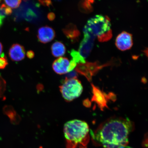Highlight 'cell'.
Returning <instances> with one entry per match:
<instances>
[{
	"instance_id": "6da1fadb",
	"label": "cell",
	"mask_w": 148,
	"mask_h": 148,
	"mask_svg": "<svg viewBox=\"0 0 148 148\" xmlns=\"http://www.w3.org/2000/svg\"><path fill=\"white\" fill-rule=\"evenodd\" d=\"M134 125L128 118L112 117L99 126L92 136L93 140L105 148H118L127 145Z\"/></svg>"
},
{
	"instance_id": "7a4b0ae2",
	"label": "cell",
	"mask_w": 148,
	"mask_h": 148,
	"mask_svg": "<svg viewBox=\"0 0 148 148\" xmlns=\"http://www.w3.org/2000/svg\"><path fill=\"white\" fill-rule=\"evenodd\" d=\"M64 129L66 148H76L78 144H82L89 132L87 123L77 119L66 122Z\"/></svg>"
},
{
	"instance_id": "3957f363",
	"label": "cell",
	"mask_w": 148,
	"mask_h": 148,
	"mask_svg": "<svg viewBox=\"0 0 148 148\" xmlns=\"http://www.w3.org/2000/svg\"><path fill=\"white\" fill-rule=\"evenodd\" d=\"M110 18L102 15H97L88 20L83 29L84 34L98 39L112 31Z\"/></svg>"
},
{
	"instance_id": "277c9868",
	"label": "cell",
	"mask_w": 148,
	"mask_h": 148,
	"mask_svg": "<svg viewBox=\"0 0 148 148\" xmlns=\"http://www.w3.org/2000/svg\"><path fill=\"white\" fill-rule=\"evenodd\" d=\"M60 86V92L66 101L70 102L77 99L82 94L83 88L77 78L65 79Z\"/></svg>"
},
{
	"instance_id": "5b68a950",
	"label": "cell",
	"mask_w": 148,
	"mask_h": 148,
	"mask_svg": "<svg viewBox=\"0 0 148 148\" xmlns=\"http://www.w3.org/2000/svg\"><path fill=\"white\" fill-rule=\"evenodd\" d=\"M96 38L88 34H84V38L81 42L79 52L83 58H87L91 52Z\"/></svg>"
},
{
	"instance_id": "8992f818",
	"label": "cell",
	"mask_w": 148,
	"mask_h": 148,
	"mask_svg": "<svg viewBox=\"0 0 148 148\" xmlns=\"http://www.w3.org/2000/svg\"><path fill=\"white\" fill-rule=\"evenodd\" d=\"M115 44L120 50L125 51L130 49L133 45L132 35L123 31L116 37Z\"/></svg>"
},
{
	"instance_id": "52a82bcc",
	"label": "cell",
	"mask_w": 148,
	"mask_h": 148,
	"mask_svg": "<svg viewBox=\"0 0 148 148\" xmlns=\"http://www.w3.org/2000/svg\"><path fill=\"white\" fill-rule=\"evenodd\" d=\"M55 36L54 29L48 26L42 27L38 29V38L39 41L42 43L51 42L55 38Z\"/></svg>"
},
{
	"instance_id": "ba28073f",
	"label": "cell",
	"mask_w": 148,
	"mask_h": 148,
	"mask_svg": "<svg viewBox=\"0 0 148 148\" xmlns=\"http://www.w3.org/2000/svg\"><path fill=\"white\" fill-rule=\"evenodd\" d=\"M25 51L23 46L18 44L12 45L9 51V55L12 61L18 62L25 58Z\"/></svg>"
},
{
	"instance_id": "9c48e42d",
	"label": "cell",
	"mask_w": 148,
	"mask_h": 148,
	"mask_svg": "<svg viewBox=\"0 0 148 148\" xmlns=\"http://www.w3.org/2000/svg\"><path fill=\"white\" fill-rule=\"evenodd\" d=\"M70 62L65 57H59L53 62L52 68L53 71L58 75H62L68 73Z\"/></svg>"
},
{
	"instance_id": "30bf717a",
	"label": "cell",
	"mask_w": 148,
	"mask_h": 148,
	"mask_svg": "<svg viewBox=\"0 0 148 148\" xmlns=\"http://www.w3.org/2000/svg\"><path fill=\"white\" fill-rule=\"evenodd\" d=\"M52 54L55 57H60L64 56L66 52L65 46L62 42H56L51 45Z\"/></svg>"
},
{
	"instance_id": "8fae6325",
	"label": "cell",
	"mask_w": 148,
	"mask_h": 148,
	"mask_svg": "<svg viewBox=\"0 0 148 148\" xmlns=\"http://www.w3.org/2000/svg\"><path fill=\"white\" fill-rule=\"evenodd\" d=\"M63 32L66 36L72 40H75L79 36V32L75 25L69 24L63 29Z\"/></svg>"
},
{
	"instance_id": "7c38bea8",
	"label": "cell",
	"mask_w": 148,
	"mask_h": 148,
	"mask_svg": "<svg viewBox=\"0 0 148 148\" xmlns=\"http://www.w3.org/2000/svg\"><path fill=\"white\" fill-rule=\"evenodd\" d=\"M3 112L10 118L12 123H18L20 120V116L18 115L13 107L11 106H5L3 108Z\"/></svg>"
},
{
	"instance_id": "4fadbf2b",
	"label": "cell",
	"mask_w": 148,
	"mask_h": 148,
	"mask_svg": "<svg viewBox=\"0 0 148 148\" xmlns=\"http://www.w3.org/2000/svg\"><path fill=\"white\" fill-rule=\"evenodd\" d=\"M70 55L73 57V60L76 63L79 64H84L86 63V62L85 59L83 58L79 54V52L75 50H72Z\"/></svg>"
},
{
	"instance_id": "5bb4252c",
	"label": "cell",
	"mask_w": 148,
	"mask_h": 148,
	"mask_svg": "<svg viewBox=\"0 0 148 148\" xmlns=\"http://www.w3.org/2000/svg\"><path fill=\"white\" fill-rule=\"evenodd\" d=\"M12 10L10 7L4 4L0 5V14L5 18L7 16L10 15L12 14Z\"/></svg>"
},
{
	"instance_id": "9a60e30c",
	"label": "cell",
	"mask_w": 148,
	"mask_h": 148,
	"mask_svg": "<svg viewBox=\"0 0 148 148\" xmlns=\"http://www.w3.org/2000/svg\"><path fill=\"white\" fill-rule=\"evenodd\" d=\"M22 0H4L7 6L12 8H16L19 7Z\"/></svg>"
},
{
	"instance_id": "2e32d148",
	"label": "cell",
	"mask_w": 148,
	"mask_h": 148,
	"mask_svg": "<svg viewBox=\"0 0 148 148\" xmlns=\"http://www.w3.org/2000/svg\"><path fill=\"white\" fill-rule=\"evenodd\" d=\"M6 88V82L2 77L0 75V98L2 97Z\"/></svg>"
},
{
	"instance_id": "e0dca14e",
	"label": "cell",
	"mask_w": 148,
	"mask_h": 148,
	"mask_svg": "<svg viewBox=\"0 0 148 148\" xmlns=\"http://www.w3.org/2000/svg\"><path fill=\"white\" fill-rule=\"evenodd\" d=\"M3 54L1 57H0V69H4L8 64L6 57L4 56Z\"/></svg>"
},
{
	"instance_id": "ac0fdd59",
	"label": "cell",
	"mask_w": 148,
	"mask_h": 148,
	"mask_svg": "<svg viewBox=\"0 0 148 148\" xmlns=\"http://www.w3.org/2000/svg\"><path fill=\"white\" fill-rule=\"evenodd\" d=\"M76 63L73 60H71V62H70L69 67L68 68V72H70L73 71L74 68L76 66Z\"/></svg>"
},
{
	"instance_id": "d6986e66",
	"label": "cell",
	"mask_w": 148,
	"mask_h": 148,
	"mask_svg": "<svg viewBox=\"0 0 148 148\" xmlns=\"http://www.w3.org/2000/svg\"><path fill=\"white\" fill-rule=\"evenodd\" d=\"M77 74L75 71H71L66 75V79L77 78Z\"/></svg>"
},
{
	"instance_id": "ffe728a7",
	"label": "cell",
	"mask_w": 148,
	"mask_h": 148,
	"mask_svg": "<svg viewBox=\"0 0 148 148\" xmlns=\"http://www.w3.org/2000/svg\"><path fill=\"white\" fill-rule=\"evenodd\" d=\"M42 4L49 6L51 4V0H38Z\"/></svg>"
},
{
	"instance_id": "44dd1931",
	"label": "cell",
	"mask_w": 148,
	"mask_h": 148,
	"mask_svg": "<svg viewBox=\"0 0 148 148\" xmlns=\"http://www.w3.org/2000/svg\"><path fill=\"white\" fill-rule=\"evenodd\" d=\"M34 52L32 51H28L27 53V56L29 59L33 58L34 57Z\"/></svg>"
},
{
	"instance_id": "7402d4cb",
	"label": "cell",
	"mask_w": 148,
	"mask_h": 148,
	"mask_svg": "<svg viewBox=\"0 0 148 148\" xmlns=\"http://www.w3.org/2000/svg\"><path fill=\"white\" fill-rule=\"evenodd\" d=\"M55 16L54 13L52 12L50 13L47 15V18L50 21H53L55 18Z\"/></svg>"
},
{
	"instance_id": "603a6c76",
	"label": "cell",
	"mask_w": 148,
	"mask_h": 148,
	"mask_svg": "<svg viewBox=\"0 0 148 148\" xmlns=\"http://www.w3.org/2000/svg\"><path fill=\"white\" fill-rule=\"evenodd\" d=\"M36 88L38 91V92H40L43 90L44 86L43 85L41 84H38V86H37Z\"/></svg>"
},
{
	"instance_id": "cb8c5ba5",
	"label": "cell",
	"mask_w": 148,
	"mask_h": 148,
	"mask_svg": "<svg viewBox=\"0 0 148 148\" xmlns=\"http://www.w3.org/2000/svg\"><path fill=\"white\" fill-rule=\"evenodd\" d=\"M5 18L3 17V16H1V15L0 14V27L3 25V20H4Z\"/></svg>"
},
{
	"instance_id": "d4e9b609",
	"label": "cell",
	"mask_w": 148,
	"mask_h": 148,
	"mask_svg": "<svg viewBox=\"0 0 148 148\" xmlns=\"http://www.w3.org/2000/svg\"><path fill=\"white\" fill-rule=\"evenodd\" d=\"M3 51V46L1 42H0V55L1 54Z\"/></svg>"
},
{
	"instance_id": "484cf974",
	"label": "cell",
	"mask_w": 148,
	"mask_h": 148,
	"mask_svg": "<svg viewBox=\"0 0 148 148\" xmlns=\"http://www.w3.org/2000/svg\"><path fill=\"white\" fill-rule=\"evenodd\" d=\"M118 148H133L132 147H129V146L127 145L120 146V147Z\"/></svg>"
},
{
	"instance_id": "4316f807",
	"label": "cell",
	"mask_w": 148,
	"mask_h": 148,
	"mask_svg": "<svg viewBox=\"0 0 148 148\" xmlns=\"http://www.w3.org/2000/svg\"><path fill=\"white\" fill-rule=\"evenodd\" d=\"M55 1H60V0H55Z\"/></svg>"
},
{
	"instance_id": "83f0119b",
	"label": "cell",
	"mask_w": 148,
	"mask_h": 148,
	"mask_svg": "<svg viewBox=\"0 0 148 148\" xmlns=\"http://www.w3.org/2000/svg\"><path fill=\"white\" fill-rule=\"evenodd\" d=\"M1 0H0V3H1Z\"/></svg>"
}]
</instances>
